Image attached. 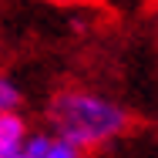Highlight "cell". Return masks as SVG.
<instances>
[{"instance_id":"cell-1","label":"cell","mask_w":158,"mask_h":158,"mask_svg":"<svg viewBox=\"0 0 158 158\" xmlns=\"http://www.w3.org/2000/svg\"><path fill=\"white\" fill-rule=\"evenodd\" d=\"M47 121L54 128V135H61V138L74 141L77 148L88 152V148L111 145L114 138L125 135L128 111L118 101L98 94V91L64 88L47 104Z\"/></svg>"},{"instance_id":"cell-2","label":"cell","mask_w":158,"mask_h":158,"mask_svg":"<svg viewBox=\"0 0 158 158\" xmlns=\"http://www.w3.org/2000/svg\"><path fill=\"white\" fill-rule=\"evenodd\" d=\"M24 152L31 158H81L84 155V148H77L74 141H67L61 135H51V131H27Z\"/></svg>"},{"instance_id":"cell-3","label":"cell","mask_w":158,"mask_h":158,"mask_svg":"<svg viewBox=\"0 0 158 158\" xmlns=\"http://www.w3.org/2000/svg\"><path fill=\"white\" fill-rule=\"evenodd\" d=\"M24 138H27L24 114H17V111H0V148H7V145H24Z\"/></svg>"},{"instance_id":"cell-4","label":"cell","mask_w":158,"mask_h":158,"mask_svg":"<svg viewBox=\"0 0 158 158\" xmlns=\"http://www.w3.org/2000/svg\"><path fill=\"white\" fill-rule=\"evenodd\" d=\"M20 108V88L0 74V111H17Z\"/></svg>"},{"instance_id":"cell-5","label":"cell","mask_w":158,"mask_h":158,"mask_svg":"<svg viewBox=\"0 0 158 158\" xmlns=\"http://www.w3.org/2000/svg\"><path fill=\"white\" fill-rule=\"evenodd\" d=\"M10 158H31V155H27V152H24V145H20V148H17V152H14Z\"/></svg>"}]
</instances>
